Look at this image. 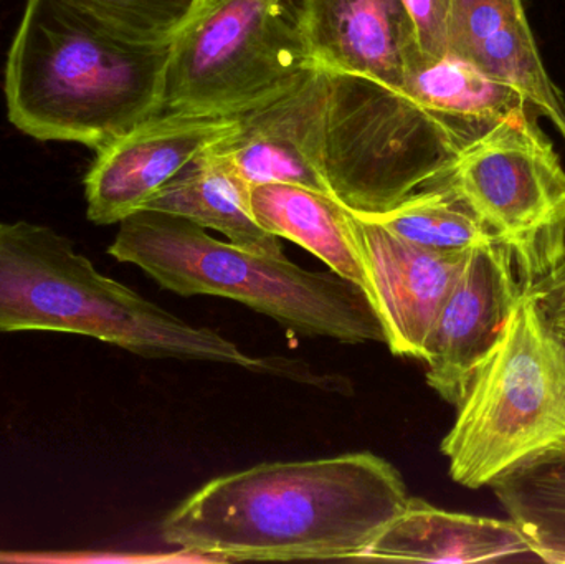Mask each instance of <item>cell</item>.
Returning <instances> with one entry per match:
<instances>
[{"mask_svg":"<svg viewBox=\"0 0 565 564\" xmlns=\"http://www.w3.org/2000/svg\"><path fill=\"white\" fill-rule=\"evenodd\" d=\"M408 497L397 467L372 453L260 464L205 483L161 536L214 562L362 560Z\"/></svg>","mask_w":565,"mask_h":564,"instance_id":"6da1fadb","label":"cell"},{"mask_svg":"<svg viewBox=\"0 0 565 564\" xmlns=\"http://www.w3.org/2000/svg\"><path fill=\"white\" fill-rule=\"evenodd\" d=\"M168 58L169 45H138L70 0H26L6 63L10 123L98 151L161 115Z\"/></svg>","mask_w":565,"mask_h":564,"instance_id":"7a4b0ae2","label":"cell"},{"mask_svg":"<svg viewBox=\"0 0 565 564\" xmlns=\"http://www.w3.org/2000/svg\"><path fill=\"white\" fill-rule=\"evenodd\" d=\"M0 331H58L139 357L267 368L217 331L106 277L58 232L29 222H0Z\"/></svg>","mask_w":565,"mask_h":564,"instance_id":"3957f363","label":"cell"},{"mask_svg":"<svg viewBox=\"0 0 565 564\" xmlns=\"http://www.w3.org/2000/svg\"><path fill=\"white\" fill-rule=\"evenodd\" d=\"M108 254L181 297L228 298L306 337L385 344L377 310L358 285L334 272L306 270L286 257L217 241L178 215L135 212L119 222Z\"/></svg>","mask_w":565,"mask_h":564,"instance_id":"277c9868","label":"cell"},{"mask_svg":"<svg viewBox=\"0 0 565 564\" xmlns=\"http://www.w3.org/2000/svg\"><path fill=\"white\" fill-rule=\"evenodd\" d=\"M565 449V344L547 330L527 288L457 404L440 450L465 489Z\"/></svg>","mask_w":565,"mask_h":564,"instance_id":"5b68a950","label":"cell"},{"mask_svg":"<svg viewBox=\"0 0 565 564\" xmlns=\"http://www.w3.org/2000/svg\"><path fill=\"white\" fill-rule=\"evenodd\" d=\"M312 68L292 0H227L169 45L162 113L238 118Z\"/></svg>","mask_w":565,"mask_h":564,"instance_id":"8992f818","label":"cell"},{"mask_svg":"<svg viewBox=\"0 0 565 564\" xmlns=\"http://www.w3.org/2000/svg\"><path fill=\"white\" fill-rule=\"evenodd\" d=\"M329 73L324 168L332 195L358 215H379L445 178L458 148L402 89Z\"/></svg>","mask_w":565,"mask_h":564,"instance_id":"52a82bcc","label":"cell"},{"mask_svg":"<svg viewBox=\"0 0 565 564\" xmlns=\"http://www.w3.org/2000/svg\"><path fill=\"white\" fill-rule=\"evenodd\" d=\"M533 109L514 113L461 149L438 182L513 252L530 287L565 248V168Z\"/></svg>","mask_w":565,"mask_h":564,"instance_id":"ba28073f","label":"cell"},{"mask_svg":"<svg viewBox=\"0 0 565 564\" xmlns=\"http://www.w3.org/2000/svg\"><path fill=\"white\" fill-rule=\"evenodd\" d=\"M523 290L513 252L503 242L468 252L422 353L427 384L445 403H460Z\"/></svg>","mask_w":565,"mask_h":564,"instance_id":"9c48e42d","label":"cell"},{"mask_svg":"<svg viewBox=\"0 0 565 564\" xmlns=\"http://www.w3.org/2000/svg\"><path fill=\"white\" fill-rule=\"evenodd\" d=\"M237 118L161 113L96 151L85 178L86 214L119 224L178 178L202 152L237 129Z\"/></svg>","mask_w":565,"mask_h":564,"instance_id":"30bf717a","label":"cell"},{"mask_svg":"<svg viewBox=\"0 0 565 564\" xmlns=\"http://www.w3.org/2000/svg\"><path fill=\"white\" fill-rule=\"evenodd\" d=\"M328 102L329 73L315 66L278 98L238 116L217 148L252 188L281 182L332 195L324 168Z\"/></svg>","mask_w":565,"mask_h":564,"instance_id":"8fae6325","label":"cell"},{"mask_svg":"<svg viewBox=\"0 0 565 564\" xmlns=\"http://www.w3.org/2000/svg\"><path fill=\"white\" fill-rule=\"evenodd\" d=\"M358 217L385 344L394 357L422 360L425 340L468 252L418 247L374 221Z\"/></svg>","mask_w":565,"mask_h":564,"instance_id":"7c38bea8","label":"cell"},{"mask_svg":"<svg viewBox=\"0 0 565 564\" xmlns=\"http://www.w3.org/2000/svg\"><path fill=\"white\" fill-rule=\"evenodd\" d=\"M312 65L365 76L404 92L418 55L401 0H292Z\"/></svg>","mask_w":565,"mask_h":564,"instance_id":"4fadbf2b","label":"cell"},{"mask_svg":"<svg viewBox=\"0 0 565 564\" xmlns=\"http://www.w3.org/2000/svg\"><path fill=\"white\" fill-rule=\"evenodd\" d=\"M451 52L523 96L565 142V98L541 56L523 0H478L455 19Z\"/></svg>","mask_w":565,"mask_h":564,"instance_id":"5bb4252c","label":"cell"},{"mask_svg":"<svg viewBox=\"0 0 565 564\" xmlns=\"http://www.w3.org/2000/svg\"><path fill=\"white\" fill-rule=\"evenodd\" d=\"M523 556L533 550L513 520L448 512L408 497L362 560L465 564Z\"/></svg>","mask_w":565,"mask_h":564,"instance_id":"9a60e30c","label":"cell"},{"mask_svg":"<svg viewBox=\"0 0 565 564\" xmlns=\"http://www.w3.org/2000/svg\"><path fill=\"white\" fill-rule=\"evenodd\" d=\"M252 211L265 231L311 252L329 270L362 288L375 307L359 217L334 195L271 182L252 188Z\"/></svg>","mask_w":565,"mask_h":564,"instance_id":"2e32d148","label":"cell"},{"mask_svg":"<svg viewBox=\"0 0 565 564\" xmlns=\"http://www.w3.org/2000/svg\"><path fill=\"white\" fill-rule=\"evenodd\" d=\"M404 92L441 126L458 151L508 116L531 109L520 93L455 52L434 60L415 55L405 68Z\"/></svg>","mask_w":565,"mask_h":564,"instance_id":"e0dca14e","label":"cell"},{"mask_svg":"<svg viewBox=\"0 0 565 564\" xmlns=\"http://www.w3.org/2000/svg\"><path fill=\"white\" fill-rule=\"evenodd\" d=\"M217 145L198 156L145 209L221 232L232 244L255 254L285 257L280 237L265 231L255 219L252 185Z\"/></svg>","mask_w":565,"mask_h":564,"instance_id":"ac0fdd59","label":"cell"},{"mask_svg":"<svg viewBox=\"0 0 565 564\" xmlns=\"http://www.w3.org/2000/svg\"><path fill=\"white\" fill-rule=\"evenodd\" d=\"M491 489L533 555L565 564V449L511 470L494 480Z\"/></svg>","mask_w":565,"mask_h":564,"instance_id":"d6986e66","label":"cell"},{"mask_svg":"<svg viewBox=\"0 0 565 564\" xmlns=\"http://www.w3.org/2000/svg\"><path fill=\"white\" fill-rule=\"evenodd\" d=\"M374 221L402 241L438 252H465L500 242L493 232L444 182H435L379 215Z\"/></svg>","mask_w":565,"mask_h":564,"instance_id":"ffe728a7","label":"cell"},{"mask_svg":"<svg viewBox=\"0 0 565 564\" xmlns=\"http://www.w3.org/2000/svg\"><path fill=\"white\" fill-rule=\"evenodd\" d=\"M138 45L168 46L184 29L194 0H70Z\"/></svg>","mask_w":565,"mask_h":564,"instance_id":"44dd1931","label":"cell"},{"mask_svg":"<svg viewBox=\"0 0 565 564\" xmlns=\"http://www.w3.org/2000/svg\"><path fill=\"white\" fill-rule=\"evenodd\" d=\"M411 23L418 58L434 60L451 52L454 0H401Z\"/></svg>","mask_w":565,"mask_h":564,"instance_id":"7402d4cb","label":"cell"},{"mask_svg":"<svg viewBox=\"0 0 565 564\" xmlns=\"http://www.w3.org/2000/svg\"><path fill=\"white\" fill-rule=\"evenodd\" d=\"M524 288L533 297L537 313L547 330L565 344V248L543 277Z\"/></svg>","mask_w":565,"mask_h":564,"instance_id":"603a6c76","label":"cell"},{"mask_svg":"<svg viewBox=\"0 0 565 564\" xmlns=\"http://www.w3.org/2000/svg\"><path fill=\"white\" fill-rule=\"evenodd\" d=\"M227 2V0H194V7H192L191 15H189L188 22L198 17L204 15L209 10L214 9L218 3ZM185 26V25H184Z\"/></svg>","mask_w":565,"mask_h":564,"instance_id":"cb8c5ba5","label":"cell"},{"mask_svg":"<svg viewBox=\"0 0 565 564\" xmlns=\"http://www.w3.org/2000/svg\"><path fill=\"white\" fill-rule=\"evenodd\" d=\"M475 2H478V0H454V3H455L454 23H455V19H457V17L460 15L461 12H465V10H467L468 7L473 6Z\"/></svg>","mask_w":565,"mask_h":564,"instance_id":"d4e9b609","label":"cell"}]
</instances>
